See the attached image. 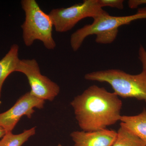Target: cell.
I'll return each instance as SVG.
<instances>
[{"label":"cell","instance_id":"cell-1","mask_svg":"<svg viewBox=\"0 0 146 146\" xmlns=\"http://www.w3.org/2000/svg\"><path fill=\"white\" fill-rule=\"evenodd\" d=\"M80 127L85 131L106 129L120 121L122 102L104 87L89 86L71 102Z\"/></svg>","mask_w":146,"mask_h":146},{"label":"cell","instance_id":"cell-4","mask_svg":"<svg viewBox=\"0 0 146 146\" xmlns=\"http://www.w3.org/2000/svg\"><path fill=\"white\" fill-rule=\"evenodd\" d=\"M21 4L25 16L21 25L25 44L30 46L38 40L47 49H54L56 44L52 36L53 25L48 14L41 9L35 0H23Z\"/></svg>","mask_w":146,"mask_h":146},{"label":"cell","instance_id":"cell-3","mask_svg":"<svg viewBox=\"0 0 146 146\" xmlns=\"http://www.w3.org/2000/svg\"><path fill=\"white\" fill-rule=\"evenodd\" d=\"M84 78L108 83L118 96L146 102V72L143 70L136 75L119 69L103 70L87 73Z\"/></svg>","mask_w":146,"mask_h":146},{"label":"cell","instance_id":"cell-8","mask_svg":"<svg viewBox=\"0 0 146 146\" xmlns=\"http://www.w3.org/2000/svg\"><path fill=\"white\" fill-rule=\"evenodd\" d=\"M117 135V131L107 129L91 131H76L70 134L74 146H112Z\"/></svg>","mask_w":146,"mask_h":146},{"label":"cell","instance_id":"cell-12","mask_svg":"<svg viewBox=\"0 0 146 146\" xmlns=\"http://www.w3.org/2000/svg\"><path fill=\"white\" fill-rule=\"evenodd\" d=\"M36 127L25 129L21 133L14 134L12 132H6L0 140V146H22L29 138L36 133Z\"/></svg>","mask_w":146,"mask_h":146},{"label":"cell","instance_id":"cell-17","mask_svg":"<svg viewBox=\"0 0 146 146\" xmlns=\"http://www.w3.org/2000/svg\"><path fill=\"white\" fill-rule=\"evenodd\" d=\"M57 146H63V145H60V144H59V145H58Z\"/></svg>","mask_w":146,"mask_h":146},{"label":"cell","instance_id":"cell-13","mask_svg":"<svg viewBox=\"0 0 146 146\" xmlns=\"http://www.w3.org/2000/svg\"><path fill=\"white\" fill-rule=\"evenodd\" d=\"M99 2L102 8L108 7L120 10L124 8L123 0H99Z\"/></svg>","mask_w":146,"mask_h":146},{"label":"cell","instance_id":"cell-6","mask_svg":"<svg viewBox=\"0 0 146 146\" xmlns=\"http://www.w3.org/2000/svg\"><path fill=\"white\" fill-rule=\"evenodd\" d=\"M16 72L26 76L31 89L30 91L36 98L45 101H52L59 94L60 87L41 74L39 64L35 59H20Z\"/></svg>","mask_w":146,"mask_h":146},{"label":"cell","instance_id":"cell-11","mask_svg":"<svg viewBox=\"0 0 146 146\" xmlns=\"http://www.w3.org/2000/svg\"><path fill=\"white\" fill-rule=\"evenodd\" d=\"M112 146H146V144L127 128L120 125Z\"/></svg>","mask_w":146,"mask_h":146},{"label":"cell","instance_id":"cell-9","mask_svg":"<svg viewBox=\"0 0 146 146\" xmlns=\"http://www.w3.org/2000/svg\"><path fill=\"white\" fill-rule=\"evenodd\" d=\"M19 50L17 44L12 45L8 52L0 60V99L4 82L10 74L16 72L20 60L18 57Z\"/></svg>","mask_w":146,"mask_h":146},{"label":"cell","instance_id":"cell-7","mask_svg":"<svg viewBox=\"0 0 146 146\" xmlns=\"http://www.w3.org/2000/svg\"><path fill=\"white\" fill-rule=\"evenodd\" d=\"M45 102L35 96L30 91L26 93L10 109L0 113V127L6 132H12L22 117L25 116L31 119L35 112V108L42 109Z\"/></svg>","mask_w":146,"mask_h":146},{"label":"cell","instance_id":"cell-5","mask_svg":"<svg viewBox=\"0 0 146 146\" xmlns=\"http://www.w3.org/2000/svg\"><path fill=\"white\" fill-rule=\"evenodd\" d=\"M105 12L100 5L99 0H84L67 8L54 9L48 15L56 31L65 33L72 29L82 19H94Z\"/></svg>","mask_w":146,"mask_h":146},{"label":"cell","instance_id":"cell-14","mask_svg":"<svg viewBox=\"0 0 146 146\" xmlns=\"http://www.w3.org/2000/svg\"><path fill=\"white\" fill-rule=\"evenodd\" d=\"M138 58L142 64L143 70L146 72V50L141 45L138 50Z\"/></svg>","mask_w":146,"mask_h":146},{"label":"cell","instance_id":"cell-16","mask_svg":"<svg viewBox=\"0 0 146 146\" xmlns=\"http://www.w3.org/2000/svg\"><path fill=\"white\" fill-rule=\"evenodd\" d=\"M5 131L3 128L0 127V138H2L3 136L5 135Z\"/></svg>","mask_w":146,"mask_h":146},{"label":"cell","instance_id":"cell-2","mask_svg":"<svg viewBox=\"0 0 146 146\" xmlns=\"http://www.w3.org/2000/svg\"><path fill=\"white\" fill-rule=\"evenodd\" d=\"M143 19H146V7L139 8L135 14L126 16H112L106 11L94 18L92 23L85 25L72 34L71 48L74 51H77L86 37L92 35H96V42L98 44H111L117 38L120 27Z\"/></svg>","mask_w":146,"mask_h":146},{"label":"cell","instance_id":"cell-10","mask_svg":"<svg viewBox=\"0 0 146 146\" xmlns=\"http://www.w3.org/2000/svg\"><path fill=\"white\" fill-rule=\"evenodd\" d=\"M120 125L139 137L146 144V110L134 116H121Z\"/></svg>","mask_w":146,"mask_h":146},{"label":"cell","instance_id":"cell-15","mask_svg":"<svg viewBox=\"0 0 146 146\" xmlns=\"http://www.w3.org/2000/svg\"><path fill=\"white\" fill-rule=\"evenodd\" d=\"M143 5H146V0H129L128 1L129 7L131 9L138 8Z\"/></svg>","mask_w":146,"mask_h":146}]
</instances>
